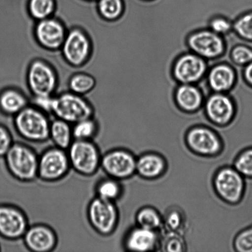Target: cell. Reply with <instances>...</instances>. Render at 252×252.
Masks as SVG:
<instances>
[{"label": "cell", "instance_id": "cell-1", "mask_svg": "<svg viewBox=\"0 0 252 252\" xmlns=\"http://www.w3.org/2000/svg\"><path fill=\"white\" fill-rule=\"evenodd\" d=\"M3 158L10 176L17 181L31 183L38 179L39 155L33 148L14 142Z\"/></svg>", "mask_w": 252, "mask_h": 252}, {"label": "cell", "instance_id": "cell-2", "mask_svg": "<svg viewBox=\"0 0 252 252\" xmlns=\"http://www.w3.org/2000/svg\"><path fill=\"white\" fill-rule=\"evenodd\" d=\"M51 122L48 114L32 105L12 118V125L17 134L31 143H41L49 140Z\"/></svg>", "mask_w": 252, "mask_h": 252}, {"label": "cell", "instance_id": "cell-3", "mask_svg": "<svg viewBox=\"0 0 252 252\" xmlns=\"http://www.w3.org/2000/svg\"><path fill=\"white\" fill-rule=\"evenodd\" d=\"M66 152L71 169L81 176L92 177L100 169L102 155L93 140H74Z\"/></svg>", "mask_w": 252, "mask_h": 252}, {"label": "cell", "instance_id": "cell-4", "mask_svg": "<svg viewBox=\"0 0 252 252\" xmlns=\"http://www.w3.org/2000/svg\"><path fill=\"white\" fill-rule=\"evenodd\" d=\"M52 115L73 125L86 118L94 117V109L84 96L69 91L54 95Z\"/></svg>", "mask_w": 252, "mask_h": 252}, {"label": "cell", "instance_id": "cell-5", "mask_svg": "<svg viewBox=\"0 0 252 252\" xmlns=\"http://www.w3.org/2000/svg\"><path fill=\"white\" fill-rule=\"evenodd\" d=\"M86 215L91 228L100 236L112 235L119 223V211L115 202L97 196L88 204Z\"/></svg>", "mask_w": 252, "mask_h": 252}, {"label": "cell", "instance_id": "cell-6", "mask_svg": "<svg viewBox=\"0 0 252 252\" xmlns=\"http://www.w3.org/2000/svg\"><path fill=\"white\" fill-rule=\"evenodd\" d=\"M67 152L62 148L49 147L39 155L38 179L53 183L61 181L71 170Z\"/></svg>", "mask_w": 252, "mask_h": 252}, {"label": "cell", "instance_id": "cell-7", "mask_svg": "<svg viewBox=\"0 0 252 252\" xmlns=\"http://www.w3.org/2000/svg\"><path fill=\"white\" fill-rule=\"evenodd\" d=\"M27 81L33 96L54 95L59 83L53 66L41 59H35L30 64Z\"/></svg>", "mask_w": 252, "mask_h": 252}, {"label": "cell", "instance_id": "cell-8", "mask_svg": "<svg viewBox=\"0 0 252 252\" xmlns=\"http://www.w3.org/2000/svg\"><path fill=\"white\" fill-rule=\"evenodd\" d=\"M61 51L66 63L74 67H80L88 63L92 55V41L84 30L75 27L68 31Z\"/></svg>", "mask_w": 252, "mask_h": 252}, {"label": "cell", "instance_id": "cell-9", "mask_svg": "<svg viewBox=\"0 0 252 252\" xmlns=\"http://www.w3.org/2000/svg\"><path fill=\"white\" fill-rule=\"evenodd\" d=\"M189 51L209 62L216 60L225 53L226 45L224 37L208 28L197 30L187 38Z\"/></svg>", "mask_w": 252, "mask_h": 252}, {"label": "cell", "instance_id": "cell-10", "mask_svg": "<svg viewBox=\"0 0 252 252\" xmlns=\"http://www.w3.org/2000/svg\"><path fill=\"white\" fill-rule=\"evenodd\" d=\"M29 226L28 217L19 207L11 202L0 204V238L2 241L22 239Z\"/></svg>", "mask_w": 252, "mask_h": 252}, {"label": "cell", "instance_id": "cell-11", "mask_svg": "<svg viewBox=\"0 0 252 252\" xmlns=\"http://www.w3.org/2000/svg\"><path fill=\"white\" fill-rule=\"evenodd\" d=\"M209 68L208 61L189 51L175 61L172 75L179 84L197 85L206 77Z\"/></svg>", "mask_w": 252, "mask_h": 252}, {"label": "cell", "instance_id": "cell-12", "mask_svg": "<svg viewBox=\"0 0 252 252\" xmlns=\"http://www.w3.org/2000/svg\"><path fill=\"white\" fill-rule=\"evenodd\" d=\"M136 163L137 159L128 151L115 148L102 155L100 169L107 176L122 181L135 174Z\"/></svg>", "mask_w": 252, "mask_h": 252}, {"label": "cell", "instance_id": "cell-13", "mask_svg": "<svg viewBox=\"0 0 252 252\" xmlns=\"http://www.w3.org/2000/svg\"><path fill=\"white\" fill-rule=\"evenodd\" d=\"M203 109L207 119L219 127L231 124L236 112L235 103L227 93H210L205 98Z\"/></svg>", "mask_w": 252, "mask_h": 252}, {"label": "cell", "instance_id": "cell-14", "mask_svg": "<svg viewBox=\"0 0 252 252\" xmlns=\"http://www.w3.org/2000/svg\"><path fill=\"white\" fill-rule=\"evenodd\" d=\"M244 178L234 167L222 168L214 179L217 194L227 203H238L243 198L245 190Z\"/></svg>", "mask_w": 252, "mask_h": 252}, {"label": "cell", "instance_id": "cell-15", "mask_svg": "<svg viewBox=\"0 0 252 252\" xmlns=\"http://www.w3.org/2000/svg\"><path fill=\"white\" fill-rule=\"evenodd\" d=\"M67 32L63 22L54 17L37 21L34 28L37 43L49 51L61 50Z\"/></svg>", "mask_w": 252, "mask_h": 252}, {"label": "cell", "instance_id": "cell-16", "mask_svg": "<svg viewBox=\"0 0 252 252\" xmlns=\"http://www.w3.org/2000/svg\"><path fill=\"white\" fill-rule=\"evenodd\" d=\"M186 142L192 152L206 157L219 154L222 149L218 135L206 126H195L188 131Z\"/></svg>", "mask_w": 252, "mask_h": 252}, {"label": "cell", "instance_id": "cell-17", "mask_svg": "<svg viewBox=\"0 0 252 252\" xmlns=\"http://www.w3.org/2000/svg\"><path fill=\"white\" fill-rule=\"evenodd\" d=\"M22 239L26 248L32 252H51L58 244L55 231L43 223L30 225Z\"/></svg>", "mask_w": 252, "mask_h": 252}, {"label": "cell", "instance_id": "cell-18", "mask_svg": "<svg viewBox=\"0 0 252 252\" xmlns=\"http://www.w3.org/2000/svg\"><path fill=\"white\" fill-rule=\"evenodd\" d=\"M204 80L211 93L228 94L235 85L236 71L225 62L214 63L209 65Z\"/></svg>", "mask_w": 252, "mask_h": 252}, {"label": "cell", "instance_id": "cell-19", "mask_svg": "<svg viewBox=\"0 0 252 252\" xmlns=\"http://www.w3.org/2000/svg\"><path fill=\"white\" fill-rule=\"evenodd\" d=\"M178 107L185 113H192L203 107L205 95L198 85L179 84L175 91Z\"/></svg>", "mask_w": 252, "mask_h": 252}, {"label": "cell", "instance_id": "cell-20", "mask_svg": "<svg viewBox=\"0 0 252 252\" xmlns=\"http://www.w3.org/2000/svg\"><path fill=\"white\" fill-rule=\"evenodd\" d=\"M158 244V237L155 230L137 226L130 229L124 239V248L128 251H154Z\"/></svg>", "mask_w": 252, "mask_h": 252}, {"label": "cell", "instance_id": "cell-21", "mask_svg": "<svg viewBox=\"0 0 252 252\" xmlns=\"http://www.w3.org/2000/svg\"><path fill=\"white\" fill-rule=\"evenodd\" d=\"M29 105L28 98L16 88L11 86L0 92V112L7 117L13 118Z\"/></svg>", "mask_w": 252, "mask_h": 252}, {"label": "cell", "instance_id": "cell-22", "mask_svg": "<svg viewBox=\"0 0 252 252\" xmlns=\"http://www.w3.org/2000/svg\"><path fill=\"white\" fill-rule=\"evenodd\" d=\"M165 169L164 159L155 153H147L137 159L136 172L144 179H156L163 174Z\"/></svg>", "mask_w": 252, "mask_h": 252}, {"label": "cell", "instance_id": "cell-23", "mask_svg": "<svg viewBox=\"0 0 252 252\" xmlns=\"http://www.w3.org/2000/svg\"><path fill=\"white\" fill-rule=\"evenodd\" d=\"M49 140L53 142L55 147L67 150L74 141L72 125L55 118L51 122Z\"/></svg>", "mask_w": 252, "mask_h": 252}, {"label": "cell", "instance_id": "cell-24", "mask_svg": "<svg viewBox=\"0 0 252 252\" xmlns=\"http://www.w3.org/2000/svg\"><path fill=\"white\" fill-rule=\"evenodd\" d=\"M225 53L220 58L214 60L216 61L228 59L234 65L244 66L252 62V48L251 46L243 43L236 44L233 47L228 43H226Z\"/></svg>", "mask_w": 252, "mask_h": 252}, {"label": "cell", "instance_id": "cell-25", "mask_svg": "<svg viewBox=\"0 0 252 252\" xmlns=\"http://www.w3.org/2000/svg\"><path fill=\"white\" fill-rule=\"evenodd\" d=\"M95 196L107 201L116 202L123 194V187L120 180L110 177L102 178L95 187Z\"/></svg>", "mask_w": 252, "mask_h": 252}, {"label": "cell", "instance_id": "cell-26", "mask_svg": "<svg viewBox=\"0 0 252 252\" xmlns=\"http://www.w3.org/2000/svg\"><path fill=\"white\" fill-rule=\"evenodd\" d=\"M97 8L100 16L105 21L117 22L125 14V0H97Z\"/></svg>", "mask_w": 252, "mask_h": 252}, {"label": "cell", "instance_id": "cell-27", "mask_svg": "<svg viewBox=\"0 0 252 252\" xmlns=\"http://www.w3.org/2000/svg\"><path fill=\"white\" fill-rule=\"evenodd\" d=\"M56 9V0H29L27 3L30 16L36 22L53 17Z\"/></svg>", "mask_w": 252, "mask_h": 252}, {"label": "cell", "instance_id": "cell-28", "mask_svg": "<svg viewBox=\"0 0 252 252\" xmlns=\"http://www.w3.org/2000/svg\"><path fill=\"white\" fill-rule=\"evenodd\" d=\"M96 80L90 74L80 72L73 74L68 80V88L71 92L85 96L94 90Z\"/></svg>", "mask_w": 252, "mask_h": 252}, {"label": "cell", "instance_id": "cell-29", "mask_svg": "<svg viewBox=\"0 0 252 252\" xmlns=\"http://www.w3.org/2000/svg\"><path fill=\"white\" fill-rule=\"evenodd\" d=\"M98 130V122L94 117L86 118L72 125L74 140H93Z\"/></svg>", "mask_w": 252, "mask_h": 252}, {"label": "cell", "instance_id": "cell-30", "mask_svg": "<svg viewBox=\"0 0 252 252\" xmlns=\"http://www.w3.org/2000/svg\"><path fill=\"white\" fill-rule=\"evenodd\" d=\"M136 221L138 226L155 231L159 228L162 223L159 213L152 207L141 209L136 216Z\"/></svg>", "mask_w": 252, "mask_h": 252}, {"label": "cell", "instance_id": "cell-31", "mask_svg": "<svg viewBox=\"0 0 252 252\" xmlns=\"http://www.w3.org/2000/svg\"><path fill=\"white\" fill-rule=\"evenodd\" d=\"M233 32L244 40L252 42V11L241 14L233 22Z\"/></svg>", "mask_w": 252, "mask_h": 252}, {"label": "cell", "instance_id": "cell-32", "mask_svg": "<svg viewBox=\"0 0 252 252\" xmlns=\"http://www.w3.org/2000/svg\"><path fill=\"white\" fill-rule=\"evenodd\" d=\"M208 29L224 37L233 31V21L228 17L218 15L210 20Z\"/></svg>", "mask_w": 252, "mask_h": 252}, {"label": "cell", "instance_id": "cell-33", "mask_svg": "<svg viewBox=\"0 0 252 252\" xmlns=\"http://www.w3.org/2000/svg\"><path fill=\"white\" fill-rule=\"evenodd\" d=\"M234 166L244 177L252 179V148L243 151L239 155Z\"/></svg>", "mask_w": 252, "mask_h": 252}, {"label": "cell", "instance_id": "cell-34", "mask_svg": "<svg viewBox=\"0 0 252 252\" xmlns=\"http://www.w3.org/2000/svg\"><path fill=\"white\" fill-rule=\"evenodd\" d=\"M234 247L239 252H252V226L237 235L234 239Z\"/></svg>", "mask_w": 252, "mask_h": 252}, {"label": "cell", "instance_id": "cell-35", "mask_svg": "<svg viewBox=\"0 0 252 252\" xmlns=\"http://www.w3.org/2000/svg\"><path fill=\"white\" fill-rule=\"evenodd\" d=\"M14 143L13 135L9 127L0 124V158H4Z\"/></svg>", "mask_w": 252, "mask_h": 252}, {"label": "cell", "instance_id": "cell-36", "mask_svg": "<svg viewBox=\"0 0 252 252\" xmlns=\"http://www.w3.org/2000/svg\"><path fill=\"white\" fill-rule=\"evenodd\" d=\"M163 248L167 252H183L184 251L185 243L179 234L171 233L165 239Z\"/></svg>", "mask_w": 252, "mask_h": 252}, {"label": "cell", "instance_id": "cell-37", "mask_svg": "<svg viewBox=\"0 0 252 252\" xmlns=\"http://www.w3.org/2000/svg\"><path fill=\"white\" fill-rule=\"evenodd\" d=\"M54 95L33 96L32 105L46 114L52 115Z\"/></svg>", "mask_w": 252, "mask_h": 252}, {"label": "cell", "instance_id": "cell-38", "mask_svg": "<svg viewBox=\"0 0 252 252\" xmlns=\"http://www.w3.org/2000/svg\"><path fill=\"white\" fill-rule=\"evenodd\" d=\"M182 219L181 215L177 211H172L167 214L165 223L168 229L171 231V233H175L179 229L180 224H182Z\"/></svg>", "mask_w": 252, "mask_h": 252}, {"label": "cell", "instance_id": "cell-39", "mask_svg": "<svg viewBox=\"0 0 252 252\" xmlns=\"http://www.w3.org/2000/svg\"><path fill=\"white\" fill-rule=\"evenodd\" d=\"M243 76L246 82L252 88V62L243 66Z\"/></svg>", "mask_w": 252, "mask_h": 252}, {"label": "cell", "instance_id": "cell-40", "mask_svg": "<svg viewBox=\"0 0 252 252\" xmlns=\"http://www.w3.org/2000/svg\"><path fill=\"white\" fill-rule=\"evenodd\" d=\"M85 1H97V0H85Z\"/></svg>", "mask_w": 252, "mask_h": 252}, {"label": "cell", "instance_id": "cell-41", "mask_svg": "<svg viewBox=\"0 0 252 252\" xmlns=\"http://www.w3.org/2000/svg\"><path fill=\"white\" fill-rule=\"evenodd\" d=\"M2 252V248H1V244H0V252Z\"/></svg>", "mask_w": 252, "mask_h": 252}]
</instances>
